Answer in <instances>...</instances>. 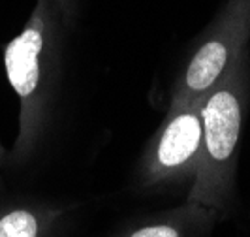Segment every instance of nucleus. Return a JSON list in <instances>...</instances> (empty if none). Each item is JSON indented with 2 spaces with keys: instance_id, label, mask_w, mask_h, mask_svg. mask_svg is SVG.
I'll return each instance as SVG.
<instances>
[{
  "instance_id": "f03ea898",
  "label": "nucleus",
  "mask_w": 250,
  "mask_h": 237,
  "mask_svg": "<svg viewBox=\"0 0 250 237\" xmlns=\"http://www.w3.org/2000/svg\"><path fill=\"white\" fill-rule=\"evenodd\" d=\"M250 100V57L245 49L200 102L201 154L188 200L218 215L235 196L239 141Z\"/></svg>"
},
{
  "instance_id": "f257e3e1",
  "label": "nucleus",
  "mask_w": 250,
  "mask_h": 237,
  "mask_svg": "<svg viewBox=\"0 0 250 237\" xmlns=\"http://www.w3.org/2000/svg\"><path fill=\"white\" fill-rule=\"evenodd\" d=\"M64 21L57 0H36L25 26L4 45V70L19 100V128L8 162L32 160L47 132L62 66Z\"/></svg>"
},
{
  "instance_id": "6e6552de",
  "label": "nucleus",
  "mask_w": 250,
  "mask_h": 237,
  "mask_svg": "<svg viewBox=\"0 0 250 237\" xmlns=\"http://www.w3.org/2000/svg\"><path fill=\"white\" fill-rule=\"evenodd\" d=\"M8 162V151L4 149V145L0 143V168Z\"/></svg>"
},
{
  "instance_id": "20e7f679",
  "label": "nucleus",
  "mask_w": 250,
  "mask_h": 237,
  "mask_svg": "<svg viewBox=\"0 0 250 237\" xmlns=\"http://www.w3.org/2000/svg\"><path fill=\"white\" fill-rule=\"evenodd\" d=\"M200 102L169 106L138 164V183L145 188L192 185L201 154Z\"/></svg>"
},
{
  "instance_id": "39448f33",
  "label": "nucleus",
  "mask_w": 250,
  "mask_h": 237,
  "mask_svg": "<svg viewBox=\"0 0 250 237\" xmlns=\"http://www.w3.org/2000/svg\"><path fill=\"white\" fill-rule=\"evenodd\" d=\"M220 215L209 207L185 201L175 209L145 216L113 237H201Z\"/></svg>"
},
{
  "instance_id": "423d86ee",
  "label": "nucleus",
  "mask_w": 250,
  "mask_h": 237,
  "mask_svg": "<svg viewBox=\"0 0 250 237\" xmlns=\"http://www.w3.org/2000/svg\"><path fill=\"white\" fill-rule=\"evenodd\" d=\"M66 209L43 201H10L0 207V237H53Z\"/></svg>"
},
{
  "instance_id": "0eeeda50",
  "label": "nucleus",
  "mask_w": 250,
  "mask_h": 237,
  "mask_svg": "<svg viewBox=\"0 0 250 237\" xmlns=\"http://www.w3.org/2000/svg\"><path fill=\"white\" fill-rule=\"evenodd\" d=\"M57 2H59V8H61V13H62L66 25L70 26V23L77 15V0H57Z\"/></svg>"
},
{
  "instance_id": "7ed1b4c3",
  "label": "nucleus",
  "mask_w": 250,
  "mask_h": 237,
  "mask_svg": "<svg viewBox=\"0 0 250 237\" xmlns=\"http://www.w3.org/2000/svg\"><path fill=\"white\" fill-rule=\"evenodd\" d=\"M249 42L250 0H226L175 79L169 106L201 100L233 66Z\"/></svg>"
}]
</instances>
